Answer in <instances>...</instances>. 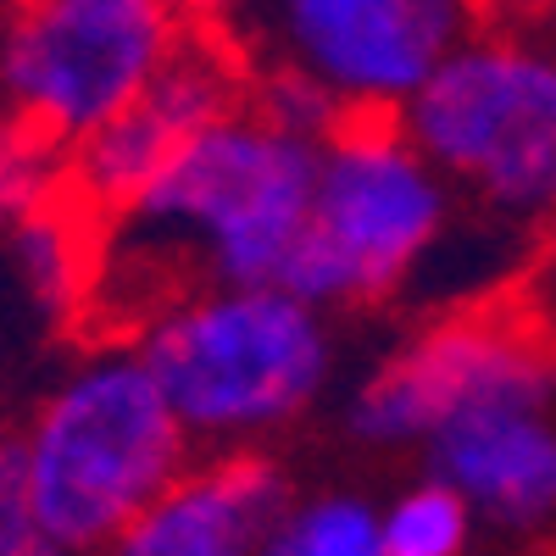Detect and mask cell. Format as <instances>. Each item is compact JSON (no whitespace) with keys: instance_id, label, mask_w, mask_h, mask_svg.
Segmentation results:
<instances>
[{"instance_id":"17","label":"cell","mask_w":556,"mask_h":556,"mask_svg":"<svg viewBox=\"0 0 556 556\" xmlns=\"http://www.w3.org/2000/svg\"><path fill=\"white\" fill-rule=\"evenodd\" d=\"M0 556H67L51 534L34 523V513H28L17 434L0 440Z\"/></svg>"},{"instance_id":"4","label":"cell","mask_w":556,"mask_h":556,"mask_svg":"<svg viewBox=\"0 0 556 556\" xmlns=\"http://www.w3.org/2000/svg\"><path fill=\"white\" fill-rule=\"evenodd\" d=\"M451 217L445 178L412 151L395 106H345L317 139L312 206L273 285L329 312L395 295Z\"/></svg>"},{"instance_id":"14","label":"cell","mask_w":556,"mask_h":556,"mask_svg":"<svg viewBox=\"0 0 556 556\" xmlns=\"http://www.w3.org/2000/svg\"><path fill=\"white\" fill-rule=\"evenodd\" d=\"M62 184V146L45 139L28 117H0V223H23Z\"/></svg>"},{"instance_id":"11","label":"cell","mask_w":556,"mask_h":556,"mask_svg":"<svg viewBox=\"0 0 556 556\" xmlns=\"http://www.w3.org/2000/svg\"><path fill=\"white\" fill-rule=\"evenodd\" d=\"M429 479L456 490L468 513L506 529H534L556 506V429L551 401H473L424 440Z\"/></svg>"},{"instance_id":"2","label":"cell","mask_w":556,"mask_h":556,"mask_svg":"<svg viewBox=\"0 0 556 556\" xmlns=\"http://www.w3.org/2000/svg\"><path fill=\"white\" fill-rule=\"evenodd\" d=\"M190 440L245 445L323 395L334 367L329 323L278 285H206L167 301L134 345Z\"/></svg>"},{"instance_id":"7","label":"cell","mask_w":556,"mask_h":556,"mask_svg":"<svg viewBox=\"0 0 556 556\" xmlns=\"http://www.w3.org/2000/svg\"><path fill=\"white\" fill-rule=\"evenodd\" d=\"M551 401V345L529 312H462L401 345L351 406L367 445L429 440L473 401Z\"/></svg>"},{"instance_id":"13","label":"cell","mask_w":556,"mask_h":556,"mask_svg":"<svg viewBox=\"0 0 556 556\" xmlns=\"http://www.w3.org/2000/svg\"><path fill=\"white\" fill-rule=\"evenodd\" d=\"M473 540V513L440 479L412 484L390 513H379V556H462Z\"/></svg>"},{"instance_id":"8","label":"cell","mask_w":556,"mask_h":556,"mask_svg":"<svg viewBox=\"0 0 556 556\" xmlns=\"http://www.w3.org/2000/svg\"><path fill=\"white\" fill-rule=\"evenodd\" d=\"M278 62L340 106H401L479 23V0H267Z\"/></svg>"},{"instance_id":"5","label":"cell","mask_w":556,"mask_h":556,"mask_svg":"<svg viewBox=\"0 0 556 556\" xmlns=\"http://www.w3.org/2000/svg\"><path fill=\"white\" fill-rule=\"evenodd\" d=\"M401 134L434 173L506 212L545 217L556 195V62L523 39L468 34L395 106Z\"/></svg>"},{"instance_id":"12","label":"cell","mask_w":556,"mask_h":556,"mask_svg":"<svg viewBox=\"0 0 556 556\" xmlns=\"http://www.w3.org/2000/svg\"><path fill=\"white\" fill-rule=\"evenodd\" d=\"M17 267L45 312H73L96 285V251H89V212L62 190L17 223Z\"/></svg>"},{"instance_id":"16","label":"cell","mask_w":556,"mask_h":556,"mask_svg":"<svg viewBox=\"0 0 556 556\" xmlns=\"http://www.w3.org/2000/svg\"><path fill=\"white\" fill-rule=\"evenodd\" d=\"M251 112H256L262 123H273L278 134H295V139H312V146H317V139L340 123V112H345V106H340V101H334L317 78H306V73H295V67L278 62V67H273V78L256 89Z\"/></svg>"},{"instance_id":"6","label":"cell","mask_w":556,"mask_h":556,"mask_svg":"<svg viewBox=\"0 0 556 556\" xmlns=\"http://www.w3.org/2000/svg\"><path fill=\"white\" fill-rule=\"evenodd\" d=\"M178 34L167 0H17L0 23V96L73 146L162 73Z\"/></svg>"},{"instance_id":"10","label":"cell","mask_w":556,"mask_h":556,"mask_svg":"<svg viewBox=\"0 0 556 556\" xmlns=\"http://www.w3.org/2000/svg\"><path fill=\"white\" fill-rule=\"evenodd\" d=\"M290 518V479L262 451L184 468L96 556H251Z\"/></svg>"},{"instance_id":"15","label":"cell","mask_w":556,"mask_h":556,"mask_svg":"<svg viewBox=\"0 0 556 556\" xmlns=\"http://www.w3.org/2000/svg\"><path fill=\"white\" fill-rule=\"evenodd\" d=\"M285 534L301 556H379V513L351 495L290 506Z\"/></svg>"},{"instance_id":"3","label":"cell","mask_w":556,"mask_h":556,"mask_svg":"<svg viewBox=\"0 0 556 556\" xmlns=\"http://www.w3.org/2000/svg\"><path fill=\"white\" fill-rule=\"evenodd\" d=\"M190 445L134 351L89 356L17 434L28 513L67 556H96L190 468Z\"/></svg>"},{"instance_id":"9","label":"cell","mask_w":556,"mask_h":556,"mask_svg":"<svg viewBox=\"0 0 556 556\" xmlns=\"http://www.w3.org/2000/svg\"><path fill=\"white\" fill-rule=\"evenodd\" d=\"M235 106H240V78L228 73L223 51H212L206 39H190V45L178 39L162 73L117 117H106L96 134L73 139V151L62 156L56 190L89 217H112L146 190L151 173L195 128H206L212 117Z\"/></svg>"},{"instance_id":"1","label":"cell","mask_w":556,"mask_h":556,"mask_svg":"<svg viewBox=\"0 0 556 556\" xmlns=\"http://www.w3.org/2000/svg\"><path fill=\"white\" fill-rule=\"evenodd\" d=\"M317 146L278 134L251 106H235L195 128L151 173L117 217L128 267L173 273L190 262L201 285H273L312 206Z\"/></svg>"},{"instance_id":"19","label":"cell","mask_w":556,"mask_h":556,"mask_svg":"<svg viewBox=\"0 0 556 556\" xmlns=\"http://www.w3.org/2000/svg\"><path fill=\"white\" fill-rule=\"evenodd\" d=\"M251 556H301V551L290 545V534H285V523H278V529H273V534H267V540H262V545H256Z\"/></svg>"},{"instance_id":"18","label":"cell","mask_w":556,"mask_h":556,"mask_svg":"<svg viewBox=\"0 0 556 556\" xmlns=\"http://www.w3.org/2000/svg\"><path fill=\"white\" fill-rule=\"evenodd\" d=\"M167 7L178 12V23H217L235 0H167Z\"/></svg>"}]
</instances>
